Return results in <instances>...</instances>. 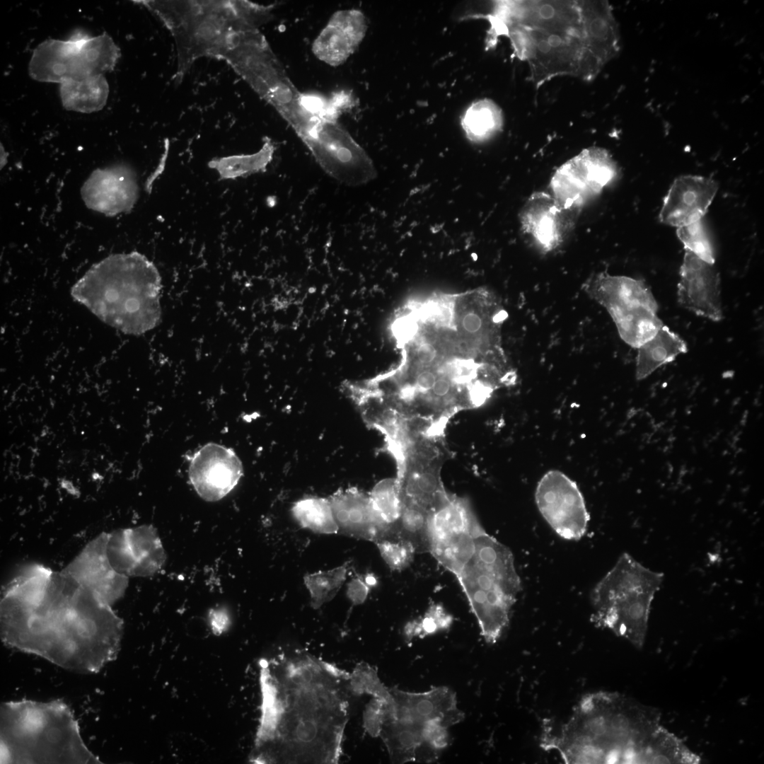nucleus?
<instances>
[{
	"label": "nucleus",
	"instance_id": "f257e3e1",
	"mask_svg": "<svg viewBox=\"0 0 764 764\" xmlns=\"http://www.w3.org/2000/svg\"><path fill=\"white\" fill-rule=\"evenodd\" d=\"M504 320L498 304L476 291L409 303L390 326L400 360L361 386L419 432L444 437L453 416L514 383L501 344Z\"/></svg>",
	"mask_w": 764,
	"mask_h": 764
},
{
	"label": "nucleus",
	"instance_id": "f03ea898",
	"mask_svg": "<svg viewBox=\"0 0 764 764\" xmlns=\"http://www.w3.org/2000/svg\"><path fill=\"white\" fill-rule=\"evenodd\" d=\"M0 608L6 645L65 669L98 672L120 651L122 619L62 571L23 567L4 586Z\"/></svg>",
	"mask_w": 764,
	"mask_h": 764
},
{
	"label": "nucleus",
	"instance_id": "7ed1b4c3",
	"mask_svg": "<svg viewBox=\"0 0 764 764\" xmlns=\"http://www.w3.org/2000/svg\"><path fill=\"white\" fill-rule=\"evenodd\" d=\"M260 723L251 760L337 763L350 673L301 651L260 661Z\"/></svg>",
	"mask_w": 764,
	"mask_h": 764
},
{
	"label": "nucleus",
	"instance_id": "20e7f679",
	"mask_svg": "<svg viewBox=\"0 0 764 764\" xmlns=\"http://www.w3.org/2000/svg\"><path fill=\"white\" fill-rule=\"evenodd\" d=\"M658 711L626 696L584 695L566 721L544 722L540 746L565 763H698L700 758L661 724Z\"/></svg>",
	"mask_w": 764,
	"mask_h": 764
},
{
	"label": "nucleus",
	"instance_id": "39448f33",
	"mask_svg": "<svg viewBox=\"0 0 764 764\" xmlns=\"http://www.w3.org/2000/svg\"><path fill=\"white\" fill-rule=\"evenodd\" d=\"M540 85L562 75L591 79L598 71L589 50L580 1H499L492 21Z\"/></svg>",
	"mask_w": 764,
	"mask_h": 764
},
{
	"label": "nucleus",
	"instance_id": "423d86ee",
	"mask_svg": "<svg viewBox=\"0 0 764 764\" xmlns=\"http://www.w3.org/2000/svg\"><path fill=\"white\" fill-rule=\"evenodd\" d=\"M161 274L143 254H112L93 265L71 289V296L101 321L141 335L161 321Z\"/></svg>",
	"mask_w": 764,
	"mask_h": 764
},
{
	"label": "nucleus",
	"instance_id": "0eeeda50",
	"mask_svg": "<svg viewBox=\"0 0 764 764\" xmlns=\"http://www.w3.org/2000/svg\"><path fill=\"white\" fill-rule=\"evenodd\" d=\"M169 30L177 51L175 83L204 57L220 59L237 32L258 29L271 17L272 6L248 1H135Z\"/></svg>",
	"mask_w": 764,
	"mask_h": 764
},
{
	"label": "nucleus",
	"instance_id": "6e6552de",
	"mask_svg": "<svg viewBox=\"0 0 764 764\" xmlns=\"http://www.w3.org/2000/svg\"><path fill=\"white\" fill-rule=\"evenodd\" d=\"M1 763H102L86 746L62 700L1 705Z\"/></svg>",
	"mask_w": 764,
	"mask_h": 764
},
{
	"label": "nucleus",
	"instance_id": "1a4fd4ad",
	"mask_svg": "<svg viewBox=\"0 0 764 764\" xmlns=\"http://www.w3.org/2000/svg\"><path fill=\"white\" fill-rule=\"evenodd\" d=\"M664 579L623 552L590 594L591 620L637 649L645 642L652 601Z\"/></svg>",
	"mask_w": 764,
	"mask_h": 764
},
{
	"label": "nucleus",
	"instance_id": "9d476101",
	"mask_svg": "<svg viewBox=\"0 0 764 764\" xmlns=\"http://www.w3.org/2000/svg\"><path fill=\"white\" fill-rule=\"evenodd\" d=\"M480 632L495 643L509 625L511 609L521 590L511 550L485 531L475 538V552L456 577Z\"/></svg>",
	"mask_w": 764,
	"mask_h": 764
},
{
	"label": "nucleus",
	"instance_id": "9b49d317",
	"mask_svg": "<svg viewBox=\"0 0 764 764\" xmlns=\"http://www.w3.org/2000/svg\"><path fill=\"white\" fill-rule=\"evenodd\" d=\"M120 50L106 33L91 36L81 30L67 40H47L33 51L30 76L41 82L59 83L103 74L113 70Z\"/></svg>",
	"mask_w": 764,
	"mask_h": 764
},
{
	"label": "nucleus",
	"instance_id": "f8f14e48",
	"mask_svg": "<svg viewBox=\"0 0 764 764\" xmlns=\"http://www.w3.org/2000/svg\"><path fill=\"white\" fill-rule=\"evenodd\" d=\"M584 291L613 319L620 338L638 348L664 325L650 288L642 280L599 273L584 284Z\"/></svg>",
	"mask_w": 764,
	"mask_h": 764
},
{
	"label": "nucleus",
	"instance_id": "ddd939ff",
	"mask_svg": "<svg viewBox=\"0 0 764 764\" xmlns=\"http://www.w3.org/2000/svg\"><path fill=\"white\" fill-rule=\"evenodd\" d=\"M220 59L227 62L280 115L297 99L299 93L258 29L236 33Z\"/></svg>",
	"mask_w": 764,
	"mask_h": 764
},
{
	"label": "nucleus",
	"instance_id": "4468645a",
	"mask_svg": "<svg viewBox=\"0 0 764 764\" xmlns=\"http://www.w3.org/2000/svg\"><path fill=\"white\" fill-rule=\"evenodd\" d=\"M484 531L469 501L451 494L432 514L429 553L456 577L473 557L475 538Z\"/></svg>",
	"mask_w": 764,
	"mask_h": 764
},
{
	"label": "nucleus",
	"instance_id": "2eb2a0df",
	"mask_svg": "<svg viewBox=\"0 0 764 764\" xmlns=\"http://www.w3.org/2000/svg\"><path fill=\"white\" fill-rule=\"evenodd\" d=\"M616 174L617 167L609 153L600 147H589L556 170L550 180L551 195L562 207L579 210Z\"/></svg>",
	"mask_w": 764,
	"mask_h": 764
},
{
	"label": "nucleus",
	"instance_id": "dca6fc26",
	"mask_svg": "<svg viewBox=\"0 0 764 764\" xmlns=\"http://www.w3.org/2000/svg\"><path fill=\"white\" fill-rule=\"evenodd\" d=\"M535 501L541 516L561 538L579 540L586 533L589 515L577 485L562 472L548 471L539 480Z\"/></svg>",
	"mask_w": 764,
	"mask_h": 764
},
{
	"label": "nucleus",
	"instance_id": "f3484780",
	"mask_svg": "<svg viewBox=\"0 0 764 764\" xmlns=\"http://www.w3.org/2000/svg\"><path fill=\"white\" fill-rule=\"evenodd\" d=\"M106 550L115 570L128 577H146L159 572L166 554L151 525L118 528L108 533Z\"/></svg>",
	"mask_w": 764,
	"mask_h": 764
},
{
	"label": "nucleus",
	"instance_id": "a211bd4d",
	"mask_svg": "<svg viewBox=\"0 0 764 764\" xmlns=\"http://www.w3.org/2000/svg\"><path fill=\"white\" fill-rule=\"evenodd\" d=\"M448 448L429 447L417 449L406 460L397 473L401 499L413 502L433 513L448 502L441 480V468L449 456Z\"/></svg>",
	"mask_w": 764,
	"mask_h": 764
},
{
	"label": "nucleus",
	"instance_id": "6ab92c4d",
	"mask_svg": "<svg viewBox=\"0 0 764 764\" xmlns=\"http://www.w3.org/2000/svg\"><path fill=\"white\" fill-rule=\"evenodd\" d=\"M107 536L103 532L90 540L61 571L112 606L125 595L129 577L112 566L106 550Z\"/></svg>",
	"mask_w": 764,
	"mask_h": 764
},
{
	"label": "nucleus",
	"instance_id": "aec40b11",
	"mask_svg": "<svg viewBox=\"0 0 764 764\" xmlns=\"http://www.w3.org/2000/svg\"><path fill=\"white\" fill-rule=\"evenodd\" d=\"M242 462L231 448L208 443L191 457L188 476L197 494L216 502L229 494L243 475Z\"/></svg>",
	"mask_w": 764,
	"mask_h": 764
},
{
	"label": "nucleus",
	"instance_id": "412c9836",
	"mask_svg": "<svg viewBox=\"0 0 764 764\" xmlns=\"http://www.w3.org/2000/svg\"><path fill=\"white\" fill-rule=\"evenodd\" d=\"M139 192L136 173L125 164L96 169L81 188L87 208L108 216L131 212Z\"/></svg>",
	"mask_w": 764,
	"mask_h": 764
},
{
	"label": "nucleus",
	"instance_id": "4be33fe9",
	"mask_svg": "<svg viewBox=\"0 0 764 764\" xmlns=\"http://www.w3.org/2000/svg\"><path fill=\"white\" fill-rule=\"evenodd\" d=\"M579 212L562 207L551 194L536 192L519 213L521 230L538 250L547 253L562 244Z\"/></svg>",
	"mask_w": 764,
	"mask_h": 764
},
{
	"label": "nucleus",
	"instance_id": "5701e85b",
	"mask_svg": "<svg viewBox=\"0 0 764 764\" xmlns=\"http://www.w3.org/2000/svg\"><path fill=\"white\" fill-rule=\"evenodd\" d=\"M677 299L681 306L697 316L714 322L722 320L720 277L714 264L685 250Z\"/></svg>",
	"mask_w": 764,
	"mask_h": 764
},
{
	"label": "nucleus",
	"instance_id": "b1692460",
	"mask_svg": "<svg viewBox=\"0 0 764 764\" xmlns=\"http://www.w3.org/2000/svg\"><path fill=\"white\" fill-rule=\"evenodd\" d=\"M393 711L385 719L395 718L420 725L436 722L448 728L461 722L464 714L457 707L455 693L447 687H435L424 693L390 688Z\"/></svg>",
	"mask_w": 764,
	"mask_h": 764
},
{
	"label": "nucleus",
	"instance_id": "393cba45",
	"mask_svg": "<svg viewBox=\"0 0 764 764\" xmlns=\"http://www.w3.org/2000/svg\"><path fill=\"white\" fill-rule=\"evenodd\" d=\"M717 188L714 180L705 177L684 175L676 178L664 199L660 221L678 228L702 219Z\"/></svg>",
	"mask_w": 764,
	"mask_h": 764
},
{
	"label": "nucleus",
	"instance_id": "a878e982",
	"mask_svg": "<svg viewBox=\"0 0 764 764\" xmlns=\"http://www.w3.org/2000/svg\"><path fill=\"white\" fill-rule=\"evenodd\" d=\"M338 533L375 543L390 533L380 519L369 494L357 488L340 490L329 497Z\"/></svg>",
	"mask_w": 764,
	"mask_h": 764
},
{
	"label": "nucleus",
	"instance_id": "bb28decb",
	"mask_svg": "<svg viewBox=\"0 0 764 764\" xmlns=\"http://www.w3.org/2000/svg\"><path fill=\"white\" fill-rule=\"evenodd\" d=\"M367 29L364 14L357 9L338 11L313 41L312 51L320 61L338 66L363 40Z\"/></svg>",
	"mask_w": 764,
	"mask_h": 764
},
{
	"label": "nucleus",
	"instance_id": "cd10ccee",
	"mask_svg": "<svg viewBox=\"0 0 764 764\" xmlns=\"http://www.w3.org/2000/svg\"><path fill=\"white\" fill-rule=\"evenodd\" d=\"M591 57L599 71L619 50V37L606 2L580 1Z\"/></svg>",
	"mask_w": 764,
	"mask_h": 764
},
{
	"label": "nucleus",
	"instance_id": "c85d7f7f",
	"mask_svg": "<svg viewBox=\"0 0 764 764\" xmlns=\"http://www.w3.org/2000/svg\"><path fill=\"white\" fill-rule=\"evenodd\" d=\"M423 726L395 718L384 719L379 736L393 763L430 761L436 758L437 752L424 741Z\"/></svg>",
	"mask_w": 764,
	"mask_h": 764
},
{
	"label": "nucleus",
	"instance_id": "c756f323",
	"mask_svg": "<svg viewBox=\"0 0 764 764\" xmlns=\"http://www.w3.org/2000/svg\"><path fill=\"white\" fill-rule=\"evenodd\" d=\"M637 349L635 376L639 381L688 352L685 340L665 325Z\"/></svg>",
	"mask_w": 764,
	"mask_h": 764
},
{
	"label": "nucleus",
	"instance_id": "7c9ffc66",
	"mask_svg": "<svg viewBox=\"0 0 764 764\" xmlns=\"http://www.w3.org/2000/svg\"><path fill=\"white\" fill-rule=\"evenodd\" d=\"M59 93L65 109L91 113L103 109L108 100L109 86L103 74L71 79L60 83Z\"/></svg>",
	"mask_w": 764,
	"mask_h": 764
},
{
	"label": "nucleus",
	"instance_id": "2f4dec72",
	"mask_svg": "<svg viewBox=\"0 0 764 764\" xmlns=\"http://www.w3.org/2000/svg\"><path fill=\"white\" fill-rule=\"evenodd\" d=\"M466 137L473 142H482L502 130V110L492 100L483 98L473 102L461 119Z\"/></svg>",
	"mask_w": 764,
	"mask_h": 764
},
{
	"label": "nucleus",
	"instance_id": "473e14b6",
	"mask_svg": "<svg viewBox=\"0 0 764 764\" xmlns=\"http://www.w3.org/2000/svg\"><path fill=\"white\" fill-rule=\"evenodd\" d=\"M401 511L390 534L395 535L410 542L416 552H429L430 519L432 514L422 507L406 500H401Z\"/></svg>",
	"mask_w": 764,
	"mask_h": 764
},
{
	"label": "nucleus",
	"instance_id": "72a5a7b5",
	"mask_svg": "<svg viewBox=\"0 0 764 764\" xmlns=\"http://www.w3.org/2000/svg\"><path fill=\"white\" fill-rule=\"evenodd\" d=\"M274 152V144L265 137L261 149L256 153L215 158L209 161L208 166L215 170L221 180L236 179L265 171L272 160Z\"/></svg>",
	"mask_w": 764,
	"mask_h": 764
},
{
	"label": "nucleus",
	"instance_id": "f704fd0d",
	"mask_svg": "<svg viewBox=\"0 0 764 764\" xmlns=\"http://www.w3.org/2000/svg\"><path fill=\"white\" fill-rule=\"evenodd\" d=\"M294 520L301 527L319 534L339 532L329 498L306 497L296 501L291 508Z\"/></svg>",
	"mask_w": 764,
	"mask_h": 764
},
{
	"label": "nucleus",
	"instance_id": "c9c22d12",
	"mask_svg": "<svg viewBox=\"0 0 764 764\" xmlns=\"http://www.w3.org/2000/svg\"><path fill=\"white\" fill-rule=\"evenodd\" d=\"M351 564V561H347L335 568L304 575L303 582L313 608L318 609L335 597L348 577Z\"/></svg>",
	"mask_w": 764,
	"mask_h": 764
},
{
	"label": "nucleus",
	"instance_id": "e433bc0d",
	"mask_svg": "<svg viewBox=\"0 0 764 764\" xmlns=\"http://www.w3.org/2000/svg\"><path fill=\"white\" fill-rule=\"evenodd\" d=\"M369 497L376 514L390 532L399 519L402 507L396 478H386L378 482L369 493Z\"/></svg>",
	"mask_w": 764,
	"mask_h": 764
},
{
	"label": "nucleus",
	"instance_id": "4c0bfd02",
	"mask_svg": "<svg viewBox=\"0 0 764 764\" xmlns=\"http://www.w3.org/2000/svg\"><path fill=\"white\" fill-rule=\"evenodd\" d=\"M453 620V616L446 611L441 604L431 602L422 617L409 621L405 625V638L407 642H410L416 637L423 638L446 630Z\"/></svg>",
	"mask_w": 764,
	"mask_h": 764
},
{
	"label": "nucleus",
	"instance_id": "58836bf2",
	"mask_svg": "<svg viewBox=\"0 0 764 764\" xmlns=\"http://www.w3.org/2000/svg\"><path fill=\"white\" fill-rule=\"evenodd\" d=\"M676 233L685 250L709 263L714 264V248L702 219L677 228Z\"/></svg>",
	"mask_w": 764,
	"mask_h": 764
},
{
	"label": "nucleus",
	"instance_id": "ea45409f",
	"mask_svg": "<svg viewBox=\"0 0 764 764\" xmlns=\"http://www.w3.org/2000/svg\"><path fill=\"white\" fill-rule=\"evenodd\" d=\"M379 553L393 571H403L413 562L416 552L412 545L395 535H388L374 543Z\"/></svg>",
	"mask_w": 764,
	"mask_h": 764
},
{
	"label": "nucleus",
	"instance_id": "a19ab883",
	"mask_svg": "<svg viewBox=\"0 0 764 764\" xmlns=\"http://www.w3.org/2000/svg\"><path fill=\"white\" fill-rule=\"evenodd\" d=\"M350 689L357 695L367 694L388 702L393 701L390 688L380 681L376 671L367 664H358L350 673Z\"/></svg>",
	"mask_w": 764,
	"mask_h": 764
},
{
	"label": "nucleus",
	"instance_id": "79ce46f5",
	"mask_svg": "<svg viewBox=\"0 0 764 764\" xmlns=\"http://www.w3.org/2000/svg\"><path fill=\"white\" fill-rule=\"evenodd\" d=\"M394 705L393 702L374 698L370 701L364 712V728L371 736H379L381 729L388 708Z\"/></svg>",
	"mask_w": 764,
	"mask_h": 764
},
{
	"label": "nucleus",
	"instance_id": "37998d69",
	"mask_svg": "<svg viewBox=\"0 0 764 764\" xmlns=\"http://www.w3.org/2000/svg\"><path fill=\"white\" fill-rule=\"evenodd\" d=\"M371 589L364 574H356L347 584V597L352 605H361L366 600Z\"/></svg>",
	"mask_w": 764,
	"mask_h": 764
},
{
	"label": "nucleus",
	"instance_id": "c03bdc74",
	"mask_svg": "<svg viewBox=\"0 0 764 764\" xmlns=\"http://www.w3.org/2000/svg\"><path fill=\"white\" fill-rule=\"evenodd\" d=\"M208 620L212 631L215 635H220L226 632L231 625L230 614L224 607L210 609L208 613Z\"/></svg>",
	"mask_w": 764,
	"mask_h": 764
}]
</instances>
